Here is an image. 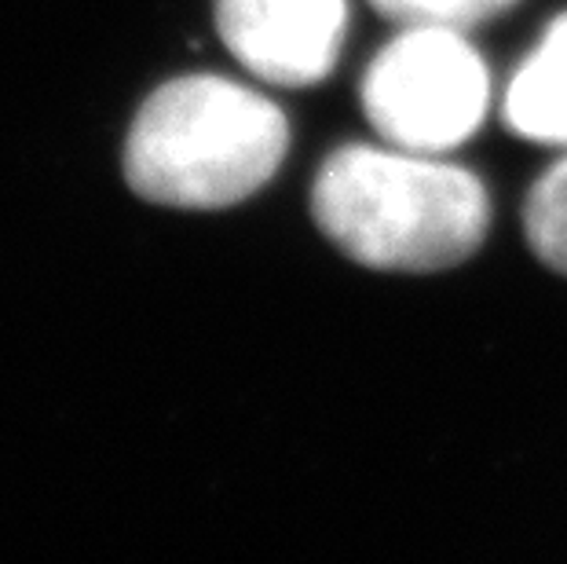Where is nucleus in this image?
I'll use <instances>...</instances> for the list:
<instances>
[{"label": "nucleus", "mask_w": 567, "mask_h": 564, "mask_svg": "<svg viewBox=\"0 0 567 564\" xmlns=\"http://www.w3.org/2000/svg\"><path fill=\"white\" fill-rule=\"evenodd\" d=\"M505 125L530 143L567 147V11L549 22L505 92Z\"/></svg>", "instance_id": "nucleus-5"}, {"label": "nucleus", "mask_w": 567, "mask_h": 564, "mask_svg": "<svg viewBox=\"0 0 567 564\" xmlns=\"http://www.w3.org/2000/svg\"><path fill=\"white\" fill-rule=\"evenodd\" d=\"M491 103L484 59L457 30L403 27L363 78L370 125L410 154H443L473 136Z\"/></svg>", "instance_id": "nucleus-3"}, {"label": "nucleus", "mask_w": 567, "mask_h": 564, "mask_svg": "<svg viewBox=\"0 0 567 564\" xmlns=\"http://www.w3.org/2000/svg\"><path fill=\"white\" fill-rule=\"evenodd\" d=\"M395 27H440V30H473L480 22L505 16L516 0H370Z\"/></svg>", "instance_id": "nucleus-7"}, {"label": "nucleus", "mask_w": 567, "mask_h": 564, "mask_svg": "<svg viewBox=\"0 0 567 564\" xmlns=\"http://www.w3.org/2000/svg\"><path fill=\"white\" fill-rule=\"evenodd\" d=\"M344 27V0H216V30L231 55L282 89H308L330 74Z\"/></svg>", "instance_id": "nucleus-4"}, {"label": "nucleus", "mask_w": 567, "mask_h": 564, "mask_svg": "<svg viewBox=\"0 0 567 564\" xmlns=\"http://www.w3.org/2000/svg\"><path fill=\"white\" fill-rule=\"evenodd\" d=\"M524 232L542 264L567 275V158L530 187L524 206Z\"/></svg>", "instance_id": "nucleus-6"}, {"label": "nucleus", "mask_w": 567, "mask_h": 564, "mask_svg": "<svg viewBox=\"0 0 567 564\" xmlns=\"http://www.w3.org/2000/svg\"><path fill=\"white\" fill-rule=\"evenodd\" d=\"M311 209L341 254L378 271L454 268L484 246L491 227V198L476 173L363 143L322 162Z\"/></svg>", "instance_id": "nucleus-1"}, {"label": "nucleus", "mask_w": 567, "mask_h": 564, "mask_svg": "<svg viewBox=\"0 0 567 564\" xmlns=\"http://www.w3.org/2000/svg\"><path fill=\"white\" fill-rule=\"evenodd\" d=\"M286 114L235 81L195 74L143 103L125 140V180L140 198L173 209H224L279 173Z\"/></svg>", "instance_id": "nucleus-2"}]
</instances>
